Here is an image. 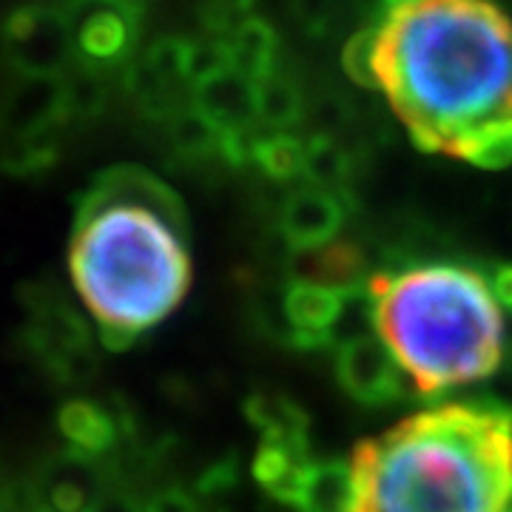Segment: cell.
<instances>
[{
	"instance_id": "cell-1",
	"label": "cell",
	"mask_w": 512,
	"mask_h": 512,
	"mask_svg": "<svg viewBox=\"0 0 512 512\" xmlns=\"http://www.w3.org/2000/svg\"><path fill=\"white\" fill-rule=\"evenodd\" d=\"M353 80L382 92L410 140L478 168L512 163V18L495 0H416L350 40Z\"/></svg>"
},
{
	"instance_id": "cell-2",
	"label": "cell",
	"mask_w": 512,
	"mask_h": 512,
	"mask_svg": "<svg viewBox=\"0 0 512 512\" xmlns=\"http://www.w3.org/2000/svg\"><path fill=\"white\" fill-rule=\"evenodd\" d=\"M185 228L183 200L146 168H109L80 200L69 271L106 348H128L185 299Z\"/></svg>"
},
{
	"instance_id": "cell-3",
	"label": "cell",
	"mask_w": 512,
	"mask_h": 512,
	"mask_svg": "<svg viewBox=\"0 0 512 512\" xmlns=\"http://www.w3.org/2000/svg\"><path fill=\"white\" fill-rule=\"evenodd\" d=\"M356 512H501L512 493V410L495 396L427 407L353 456Z\"/></svg>"
},
{
	"instance_id": "cell-4",
	"label": "cell",
	"mask_w": 512,
	"mask_h": 512,
	"mask_svg": "<svg viewBox=\"0 0 512 512\" xmlns=\"http://www.w3.org/2000/svg\"><path fill=\"white\" fill-rule=\"evenodd\" d=\"M376 336L419 396L481 382L504 365V313L487 276L458 262H424L367 279Z\"/></svg>"
},
{
	"instance_id": "cell-5",
	"label": "cell",
	"mask_w": 512,
	"mask_h": 512,
	"mask_svg": "<svg viewBox=\"0 0 512 512\" xmlns=\"http://www.w3.org/2000/svg\"><path fill=\"white\" fill-rule=\"evenodd\" d=\"M404 373L376 333L348 339L336 348V379L350 399L367 407H384L404 396Z\"/></svg>"
},
{
	"instance_id": "cell-6",
	"label": "cell",
	"mask_w": 512,
	"mask_h": 512,
	"mask_svg": "<svg viewBox=\"0 0 512 512\" xmlns=\"http://www.w3.org/2000/svg\"><path fill=\"white\" fill-rule=\"evenodd\" d=\"M9 55L26 77H57L72 55V26L63 12L26 9L9 26Z\"/></svg>"
},
{
	"instance_id": "cell-7",
	"label": "cell",
	"mask_w": 512,
	"mask_h": 512,
	"mask_svg": "<svg viewBox=\"0 0 512 512\" xmlns=\"http://www.w3.org/2000/svg\"><path fill=\"white\" fill-rule=\"evenodd\" d=\"M194 109L220 128L222 134L248 146L262 131L256 109V83L231 63L194 83Z\"/></svg>"
},
{
	"instance_id": "cell-8",
	"label": "cell",
	"mask_w": 512,
	"mask_h": 512,
	"mask_svg": "<svg viewBox=\"0 0 512 512\" xmlns=\"http://www.w3.org/2000/svg\"><path fill=\"white\" fill-rule=\"evenodd\" d=\"M342 288L313 279H293L282 293L285 339L299 350H319L333 345V330L345 308Z\"/></svg>"
},
{
	"instance_id": "cell-9",
	"label": "cell",
	"mask_w": 512,
	"mask_h": 512,
	"mask_svg": "<svg viewBox=\"0 0 512 512\" xmlns=\"http://www.w3.org/2000/svg\"><path fill=\"white\" fill-rule=\"evenodd\" d=\"M345 220H348V205L342 194L305 183L282 202L279 231L285 242L296 248V254H305L336 242Z\"/></svg>"
},
{
	"instance_id": "cell-10",
	"label": "cell",
	"mask_w": 512,
	"mask_h": 512,
	"mask_svg": "<svg viewBox=\"0 0 512 512\" xmlns=\"http://www.w3.org/2000/svg\"><path fill=\"white\" fill-rule=\"evenodd\" d=\"M69 114L66 83L57 77H26L9 100L6 126L20 140H43Z\"/></svg>"
},
{
	"instance_id": "cell-11",
	"label": "cell",
	"mask_w": 512,
	"mask_h": 512,
	"mask_svg": "<svg viewBox=\"0 0 512 512\" xmlns=\"http://www.w3.org/2000/svg\"><path fill=\"white\" fill-rule=\"evenodd\" d=\"M40 512H89L97 504V478L92 458L66 453L52 458L35 481Z\"/></svg>"
},
{
	"instance_id": "cell-12",
	"label": "cell",
	"mask_w": 512,
	"mask_h": 512,
	"mask_svg": "<svg viewBox=\"0 0 512 512\" xmlns=\"http://www.w3.org/2000/svg\"><path fill=\"white\" fill-rule=\"evenodd\" d=\"M293 507L296 512H356L353 464L342 458L311 461Z\"/></svg>"
},
{
	"instance_id": "cell-13",
	"label": "cell",
	"mask_w": 512,
	"mask_h": 512,
	"mask_svg": "<svg viewBox=\"0 0 512 512\" xmlns=\"http://www.w3.org/2000/svg\"><path fill=\"white\" fill-rule=\"evenodd\" d=\"M57 427L63 439L69 441L72 453L83 458L106 456L120 433V421L114 419L109 407L89 399H72L63 404L57 413Z\"/></svg>"
},
{
	"instance_id": "cell-14",
	"label": "cell",
	"mask_w": 512,
	"mask_h": 512,
	"mask_svg": "<svg viewBox=\"0 0 512 512\" xmlns=\"http://www.w3.org/2000/svg\"><path fill=\"white\" fill-rule=\"evenodd\" d=\"M311 450L308 444H291V441H259L251 473L254 481L276 501L293 504L299 493V484L305 470L311 467Z\"/></svg>"
},
{
	"instance_id": "cell-15",
	"label": "cell",
	"mask_w": 512,
	"mask_h": 512,
	"mask_svg": "<svg viewBox=\"0 0 512 512\" xmlns=\"http://www.w3.org/2000/svg\"><path fill=\"white\" fill-rule=\"evenodd\" d=\"M296 279H313L333 288H356L365 285V254L353 242H330L325 248L305 251L296 262Z\"/></svg>"
},
{
	"instance_id": "cell-16",
	"label": "cell",
	"mask_w": 512,
	"mask_h": 512,
	"mask_svg": "<svg viewBox=\"0 0 512 512\" xmlns=\"http://www.w3.org/2000/svg\"><path fill=\"white\" fill-rule=\"evenodd\" d=\"M222 43H225L231 66L245 77H251L254 83L279 72V40L265 20H245L237 32L225 37Z\"/></svg>"
},
{
	"instance_id": "cell-17",
	"label": "cell",
	"mask_w": 512,
	"mask_h": 512,
	"mask_svg": "<svg viewBox=\"0 0 512 512\" xmlns=\"http://www.w3.org/2000/svg\"><path fill=\"white\" fill-rule=\"evenodd\" d=\"M245 416L259 430L262 441L308 444L305 410L282 393H251L245 399Z\"/></svg>"
},
{
	"instance_id": "cell-18",
	"label": "cell",
	"mask_w": 512,
	"mask_h": 512,
	"mask_svg": "<svg viewBox=\"0 0 512 512\" xmlns=\"http://www.w3.org/2000/svg\"><path fill=\"white\" fill-rule=\"evenodd\" d=\"M77 46L92 60H114L126 52L131 40V15L123 9H114L106 3H97L77 26Z\"/></svg>"
},
{
	"instance_id": "cell-19",
	"label": "cell",
	"mask_w": 512,
	"mask_h": 512,
	"mask_svg": "<svg viewBox=\"0 0 512 512\" xmlns=\"http://www.w3.org/2000/svg\"><path fill=\"white\" fill-rule=\"evenodd\" d=\"M308 140L293 137L291 131H259L251 140V163L271 180H296L305 168Z\"/></svg>"
},
{
	"instance_id": "cell-20",
	"label": "cell",
	"mask_w": 512,
	"mask_h": 512,
	"mask_svg": "<svg viewBox=\"0 0 512 512\" xmlns=\"http://www.w3.org/2000/svg\"><path fill=\"white\" fill-rule=\"evenodd\" d=\"M256 109L262 131H288L302 114V94L282 72L256 83Z\"/></svg>"
},
{
	"instance_id": "cell-21",
	"label": "cell",
	"mask_w": 512,
	"mask_h": 512,
	"mask_svg": "<svg viewBox=\"0 0 512 512\" xmlns=\"http://www.w3.org/2000/svg\"><path fill=\"white\" fill-rule=\"evenodd\" d=\"M350 160L342 148L328 137H311L305 146V168L302 180L316 188H328L342 194L350 183Z\"/></svg>"
},
{
	"instance_id": "cell-22",
	"label": "cell",
	"mask_w": 512,
	"mask_h": 512,
	"mask_svg": "<svg viewBox=\"0 0 512 512\" xmlns=\"http://www.w3.org/2000/svg\"><path fill=\"white\" fill-rule=\"evenodd\" d=\"M251 6L254 0H202V20L208 26V32L225 40L234 35L245 20H251Z\"/></svg>"
},
{
	"instance_id": "cell-23",
	"label": "cell",
	"mask_w": 512,
	"mask_h": 512,
	"mask_svg": "<svg viewBox=\"0 0 512 512\" xmlns=\"http://www.w3.org/2000/svg\"><path fill=\"white\" fill-rule=\"evenodd\" d=\"M237 484V461L234 458H222L217 464H211L200 478V495H220L228 493Z\"/></svg>"
},
{
	"instance_id": "cell-24",
	"label": "cell",
	"mask_w": 512,
	"mask_h": 512,
	"mask_svg": "<svg viewBox=\"0 0 512 512\" xmlns=\"http://www.w3.org/2000/svg\"><path fill=\"white\" fill-rule=\"evenodd\" d=\"M143 512H202L197 498L185 490H160L146 501Z\"/></svg>"
},
{
	"instance_id": "cell-25",
	"label": "cell",
	"mask_w": 512,
	"mask_h": 512,
	"mask_svg": "<svg viewBox=\"0 0 512 512\" xmlns=\"http://www.w3.org/2000/svg\"><path fill=\"white\" fill-rule=\"evenodd\" d=\"M487 282L493 288L495 299L504 311H512V262H504V265H495L487 274Z\"/></svg>"
},
{
	"instance_id": "cell-26",
	"label": "cell",
	"mask_w": 512,
	"mask_h": 512,
	"mask_svg": "<svg viewBox=\"0 0 512 512\" xmlns=\"http://www.w3.org/2000/svg\"><path fill=\"white\" fill-rule=\"evenodd\" d=\"M89 512H143L137 507V501L126 493H106L97 498V504H94Z\"/></svg>"
},
{
	"instance_id": "cell-27",
	"label": "cell",
	"mask_w": 512,
	"mask_h": 512,
	"mask_svg": "<svg viewBox=\"0 0 512 512\" xmlns=\"http://www.w3.org/2000/svg\"><path fill=\"white\" fill-rule=\"evenodd\" d=\"M94 3H106V6H114V9H123L128 15H134V9H137V0H94Z\"/></svg>"
},
{
	"instance_id": "cell-28",
	"label": "cell",
	"mask_w": 512,
	"mask_h": 512,
	"mask_svg": "<svg viewBox=\"0 0 512 512\" xmlns=\"http://www.w3.org/2000/svg\"><path fill=\"white\" fill-rule=\"evenodd\" d=\"M387 9H396V6H407V3H416V0H384Z\"/></svg>"
},
{
	"instance_id": "cell-29",
	"label": "cell",
	"mask_w": 512,
	"mask_h": 512,
	"mask_svg": "<svg viewBox=\"0 0 512 512\" xmlns=\"http://www.w3.org/2000/svg\"><path fill=\"white\" fill-rule=\"evenodd\" d=\"M501 512H512V493L507 495V501H504V507H501Z\"/></svg>"
},
{
	"instance_id": "cell-30",
	"label": "cell",
	"mask_w": 512,
	"mask_h": 512,
	"mask_svg": "<svg viewBox=\"0 0 512 512\" xmlns=\"http://www.w3.org/2000/svg\"><path fill=\"white\" fill-rule=\"evenodd\" d=\"M507 367H510V376H512V345L510 350H507Z\"/></svg>"
}]
</instances>
